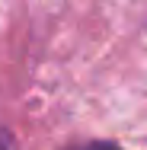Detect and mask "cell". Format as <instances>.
<instances>
[{"label":"cell","mask_w":147,"mask_h":150,"mask_svg":"<svg viewBox=\"0 0 147 150\" xmlns=\"http://www.w3.org/2000/svg\"><path fill=\"white\" fill-rule=\"evenodd\" d=\"M67 150H121L109 141H89V144H77V147H67Z\"/></svg>","instance_id":"6da1fadb"}]
</instances>
